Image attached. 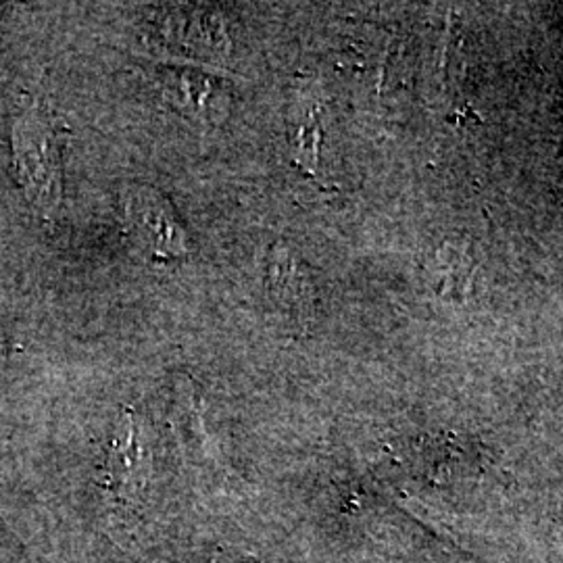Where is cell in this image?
Listing matches in <instances>:
<instances>
[{"mask_svg":"<svg viewBox=\"0 0 563 563\" xmlns=\"http://www.w3.org/2000/svg\"><path fill=\"white\" fill-rule=\"evenodd\" d=\"M163 99L188 120L220 123L228 113L225 88L199 69H169L159 80Z\"/></svg>","mask_w":563,"mask_h":563,"instance_id":"3957f363","label":"cell"},{"mask_svg":"<svg viewBox=\"0 0 563 563\" xmlns=\"http://www.w3.org/2000/svg\"><path fill=\"white\" fill-rule=\"evenodd\" d=\"M290 151L305 172L316 174L322 144V111L313 99L295 102L290 111Z\"/></svg>","mask_w":563,"mask_h":563,"instance_id":"277c9868","label":"cell"},{"mask_svg":"<svg viewBox=\"0 0 563 563\" xmlns=\"http://www.w3.org/2000/svg\"><path fill=\"white\" fill-rule=\"evenodd\" d=\"M437 278L443 295L462 297L472 282V263L460 251L446 246L437 257Z\"/></svg>","mask_w":563,"mask_h":563,"instance_id":"8992f818","label":"cell"},{"mask_svg":"<svg viewBox=\"0 0 563 563\" xmlns=\"http://www.w3.org/2000/svg\"><path fill=\"white\" fill-rule=\"evenodd\" d=\"M121 205L130 241L146 260L176 262L188 257V232L174 205L157 188L130 184L121 195Z\"/></svg>","mask_w":563,"mask_h":563,"instance_id":"7a4b0ae2","label":"cell"},{"mask_svg":"<svg viewBox=\"0 0 563 563\" xmlns=\"http://www.w3.org/2000/svg\"><path fill=\"white\" fill-rule=\"evenodd\" d=\"M267 288L284 305H297L305 297V276L292 253L284 246H274L267 257Z\"/></svg>","mask_w":563,"mask_h":563,"instance_id":"5b68a950","label":"cell"},{"mask_svg":"<svg viewBox=\"0 0 563 563\" xmlns=\"http://www.w3.org/2000/svg\"><path fill=\"white\" fill-rule=\"evenodd\" d=\"M2 363H4V336L0 332V367H2Z\"/></svg>","mask_w":563,"mask_h":563,"instance_id":"52a82bcc","label":"cell"},{"mask_svg":"<svg viewBox=\"0 0 563 563\" xmlns=\"http://www.w3.org/2000/svg\"><path fill=\"white\" fill-rule=\"evenodd\" d=\"M13 157L25 197L53 211L63 197V165L57 134L36 109L21 113L13 125Z\"/></svg>","mask_w":563,"mask_h":563,"instance_id":"6da1fadb","label":"cell"}]
</instances>
